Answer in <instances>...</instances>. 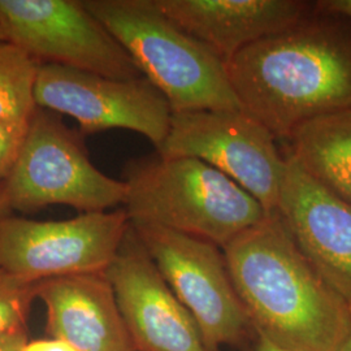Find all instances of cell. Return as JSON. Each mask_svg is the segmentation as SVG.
Instances as JSON below:
<instances>
[{
  "label": "cell",
  "mask_w": 351,
  "mask_h": 351,
  "mask_svg": "<svg viewBox=\"0 0 351 351\" xmlns=\"http://www.w3.org/2000/svg\"><path fill=\"white\" fill-rule=\"evenodd\" d=\"M242 111L275 138L351 108V32L311 20L259 39L226 63Z\"/></svg>",
  "instance_id": "cell-2"
},
{
  "label": "cell",
  "mask_w": 351,
  "mask_h": 351,
  "mask_svg": "<svg viewBox=\"0 0 351 351\" xmlns=\"http://www.w3.org/2000/svg\"><path fill=\"white\" fill-rule=\"evenodd\" d=\"M156 154L210 164L276 213L285 158L275 136L242 110L172 113L168 136Z\"/></svg>",
  "instance_id": "cell-8"
},
{
  "label": "cell",
  "mask_w": 351,
  "mask_h": 351,
  "mask_svg": "<svg viewBox=\"0 0 351 351\" xmlns=\"http://www.w3.org/2000/svg\"><path fill=\"white\" fill-rule=\"evenodd\" d=\"M27 125L0 120V182H4L12 171L25 138Z\"/></svg>",
  "instance_id": "cell-18"
},
{
  "label": "cell",
  "mask_w": 351,
  "mask_h": 351,
  "mask_svg": "<svg viewBox=\"0 0 351 351\" xmlns=\"http://www.w3.org/2000/svg\"><path fill=\"white\" fill-rule=\"evenodd\" d=\"M0 40H4V37H3V32H1V29H0Z\"/></svg>",
  "instance_id": "cell-25"
},
{
  "label": "cell",
  "mask_w": 351,
  "mask_h": 351,
  "mask_svg": "<svg viewBox=\"0 0 351 351\" xmlns=\"http://www.w3.org/2000/svg\"><path fill=\"white\" fill-rule=\"evenodd\" d=\"M27 342V328L16 329L0 336V351H24Z\"/></svg>",
  "instance_id": "cell-19"
},
{
  "label": "cell",
  "mask_w": 351,
  "mask_h": 351,
  "mask_svg": "<svg viewBox=\"0 0 351 351\" xmlns=\"http://www.w3.org/2000/svg\"><path fill=\"white\" fill-rule=\"evenodd\" d=\"M256 333L285 351H339L351 333L350 306L302 254L277 213L223 247Z\"/></svg>",
  "instance_id": "cell-1"
},
{
  "label": "cell",
  "mask_w": 351,
  "mask_h": 351,
  "mask_svg": "<svg viewBox=\"0 0 351 351\" xmlns=\"http://www.w3.org/2000/svg\"><path fill=\"white\" fill-rule=\"evenodd\" d=\"M104 276L137 351H208L132 224Z\"/></svg>",
  "instance_id": "cell-11"
},
{
  "label": "cell",
  "mask_w": 351,
  "mask_h": 351,
  "mask_svg": "<svg viewBox=\"0 0 351 351\" xmlns=\"http://www.w3.org/2000/svg\"><path fill=\"white\" fill-rule=\"evenodd\" d=\"M10 215H12V210H11L10 203L7 199L4 182H0V220L8 217Z\"/></svg>",
  "instance_id": "cell-23"
},
{
  "label": "cell",
  "mask_w": 351,
  "mask_h": 351,
  "mask_svg": "<svg viewBox=\"0 0 351 351\" xmlns=\"http://www.w3.org/2000/svg\"><path fill=\"white\" fill-rule=\"evenodd\" d=\"M159 10L224 63L251 43L310 17L298 0H155Z\"/></svg>",
  "instance_id": "cell-13"
},
{
  "label": "cell",
  "mask_w": 351,
  "mask_h": 351,
  "mask_svg": "<svg viewBox=\"0 0 351 351\" xmlns=\"http://www.w3.org/2000/svg\"><path fill=\"white\" fill-rule=\"evenodd\" d=\"M316 10L332 13L351 20V0H322L316 3Z\"/></svg>",
  "instance_id": "cell-21"
},
{
  "label": "cell",
  "mask_w": 351,
  "mask_h": 351,
  "mask_svg": "<svg viewBox=\"0 0 351 351\" xmlns=\"http://www.w3.org/2000/svg\"><path fill=\"white\" fill-rule=\"evenodd\" d=\"M288 141L289 155L308 175L351 203V108L302 124Z\"/></svg>",
  "instance_id": "cell-15"
},
{
  "label": "cell",
  "mask_w": 351,
  "mask_h": 351,
  "mask_svg": "<svg viewBox=\"0 0 351 351\" xmlns=\"http://www.w3.org/2000/svg\"><path fill=\"white\" fill-rule=\"evenodd\" d=\"M13 211L33 213L63 204L81 213L124 204L123 180L104 175L90 160L84 136L58 113L37 107L11 173L4 181Z\"/></svg>",
  "instance_id": "cell-5"
},
{
  "label": "cell",
  "mask_w": 351,
  "mask_h": 351,
  "mask_svg": "<svg viewBox=\"0 0 351 351\" xmlns=\"http://www.w3.org/2000/svg\"><path fill=\"white\" fill-rule=\"evenodd\" d=\"M339 351H351V333L348 339L343 342V345L339 348Z\"/></svg>",
  "instance_id": "cell-24"
},
{
  "label": "cell",
  "mask_w": 351,
  "mask_h": 351,
  "mask_svg": "<svg viewBox=\"0 0 351 351\" xmlns=\"http://www.w3.org/2000/svg\"><path fill=\"white\" fill-rule=\"evenodd\" d=\"M130 224L165 282L193 316L208 351L254 339L255 329L233 285L223 249L162 226Z\"/></svg>",
  "instance_id": "cell-6"
},
{
  "label": "cell",
  "mask_w": 351,
  "mask_h": 351,
  "mask_svg": "<svg viewBox=\"0 0 351 351\" xmlns=\"http://www.w3.org/2000/svg\"><path fill=\"white\" fill-rule=\"evenodd\" d=\"M130 221L125 210L80 213L39 221L10 215L0 220V269L26 282L104 275Z\"/></svg>",
  "instance_id": "cell-7"
},
{
  "label": "cell",
  "mask_w": 351,
  "mask_h": 351,
  "mask_svg": "<svg viewBox=\"0 0 351 351\" xmlns=\"http://www.w3.org/2000/svg\"><path fill=\"white\" fill-rule=\"evenodd\" d=\"M247 351H285L281 348L276 346L274 342H271L267 337H264L263 335L256 333L251 342L250 349Z\"/></svg>",
  "instance_id": "cell-22"
},
{
  "label": "cell",
  "mask_w": 351,
  "mask_h": 351,
  "mask_svg": "<svg viewBox=\"0 0 351 351\" xmlns=\"http://www.w3.org/2000/svg\"><path fill=\"white\" fill-rule=\"evenodd\" d=\"M34 101L73 117L82 136L126 129L146 137L156 150L172 119L169 103L146 77L117 80L55 64H39Z\"/></svg>",
  "instance_id": "cell-10"
},
{
  "label": "cell",
  "mask_w": 351,
  "mask_h": 351,
  "mask_svg": "<svg viewBox=\"0 0 351 351\" xmlns=\"http://www.w3.org/2000/svg\"><path fill=\"white\" fill-rule=\"evenodd\" d=\"M46 307V332L77 351H137L104 275L51 278L38 282Z\"/></svg>",
  "instance_id": "cell-14"
},
{
  "label": "cell",
  "mask_w": 351,
  "mask_h": 351,
  "mask_svg": "<svg viewBox=\"0 0 351 351\" xmlns=\"http://www.w3.org/2000/svg\"><path fill=\"white\" fill-rule=\"evenodd\" d=\"M350 311H351V306H350Z\"/></svg>",
  "instance_id": "cell-26"
},
{
  "label": "cell",
  "mask_w": 351,
  "mask_h": 351,
  "mask_svg": "<svg viewBox=\"0 0 351 351\" xmlns=\"http://www.w3.org/2000/svg\"><path fill=\"white\" fill-rule=\"evenodd\" d=\"M37 288L38 282H26L0 269V336L27 328Z\"/></svg>",
  "instance_id": "cell-17"
},
{
  "label": "cell",
  "mask_w": 351,
  "mask_h": 351,
  "mask_svg": "<svg viewBox=\"0 0 351 351\" xmlns=\"http://www.w3.org/2000/svg\"><path fill=\"white\" fill-rule=\"evenodd\" d=\"M276 213L317 274L351 306V203L288 155Z\"/></svg>",
  "instance_id": "cell-12"
},
{
  "label": "cell",
  "mask_w": 351,
  "mask_h": 351,
  "mask_svg": "<svg viewBox=\"0 0 351 351\" xmlns=\"http://www.w3.org/2000/svg\"><path fill=\"white\" fill-rule=\"evenodd\" d=\"M123 181L130 223L172 229L220 249L268 213L239 184L195 158L155 154L130 160Z\"/></svg>",
  "instance_id": "cell-3"
},
{
  "label": "cell",
  "mask_w": 351,
  "mask_h": 351,
  "mask_svg": "<svg viewBox=\"0 0 351 351\" xmlns=\"http://www.w3.org/2000/svg\"><path fill=\"white\" fill-rule=\"evenodd\" d=\"M169 103L172 113L242 110L226 63L164 14L155 0H84Z\"/></svg>",
  "instance_id": "cell-4"
},
{
  "label": "cell",
  "mask_w": 351,
  "mask_h": 351,
  "mask_svg": "<svg viewBox=\"0 0 351 351\" xmlns=\"http://www.w3.org/2000/svg\"><path fill=\"white\" fill-rule=\"evenodd\" d=\"M4 40L39 64H55L117 80L143 77L84 0H0Z\"/></svg>",
  "instance_id": "cell-9"
},
{
  "label": "cell",
  "mask_w": 351,
  "mask_h": 351,
  "mask_svg": "<svg viewBox=\"0 0 351 351\" xmlns=\"http://www.w3.org/2000/svg\"><path fill=\"white\" fill-rule=\"evenodd\" d=\"M24 351H77L72 345L62 339H46L29 341Z\"/></svg>",
  "instance_id": "cell-20"
},
{
  "label": "cell",
  "mask_w": 351,
  "mask_h": 351,
  "mask_svg": "<svg viewBox=\"0 0 351 351\" xmlns=\"http://www.w3.org/2000/svg\"><path fill=\"white\" fill-rule=\"evenodd\" d=\"M39 63L7 40H0V120L27 125L37 108L34 86Z\"/></svg>",
  "instance_id": "cell-16"
}]
</instances>
